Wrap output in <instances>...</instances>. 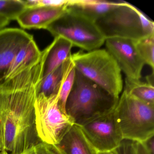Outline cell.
<instances>
[{
	"label": "cell",
	"mask_w": 154,
	"mask_h": 154,
	"mask_svg": "<svg viewBox=\"0 0 154 154\" xmlns=\"http://www.w3.org/2000/svg\"><path fill=\"white\" fill-rule=\"evenodd\" d=\"M26 8L24 1L1 0L0 16L4 17L10 21L17 20Z\"/></svg>",
	"instance_id": "obj_20"
},
{
	"label": "cell",
	"mask_w": 154,
	"mask_h": 154,
	"mask_svg": "<svg viewBox=\"0 0 154 154\" xmlns=\"http://www.w3.org/2000/svg\"><path fill=\"white\" fill-rule=\"evenodd\" d=\"M135 154H150L141 142L136 141Z\"/></svg>",
	"instance_id": "obj_25"
},
{
	"label": "cell",
	"mask_w": 154,
	"mask_h": 154,
	"mask_svg": "<svg viewBox=\"0 0 154 154\" xmlns=\"http://www.w3.org/2000/svg\"><path fill=\"white\" fill-rule=\"evenodd\" d=\"M150 154H154V135L141 142Z\"/></svg>",
	"instance_id": "obj_24"
},
{
	"label": "cell",
	"mask_w": 154,
	"mask_h": 154,
	"mask_svg": "<svg viewBox=\"0 0 154 154\" xmlns=\"http://www.w3.org/2000/svg\"><path fill=\"white\" fill-rule=\"evenodd\" d=\"M97 154H117L116 149L111 151H103V152H98Z\"/></svg>",
	"instance_id": "obj_27"
},
{
	"label": "cell",
	"mask_w": 154,
	"mask_h": 154,
	"mask_svg": "<svg viewBox=\"0 0 154 154\" xmlns=\"http://www.w3.org/2000/svg\"><path fill=\"white\" fill-rule=\"evenodd\" d=\"M35 125L42 142L57 145L74 124L72 119L61 110L58 95L46 96L38 94L35 102Z\"/></svg>",
	"instance_id": "obj_7"
},
{
	"label": "cell",
	"mask_w": 154,
	"mask_h": 154,
	"mask_svg": "<svg viewBox=\"0 0 154 154\" xmlns=\"http://www.w3.org/2000/svg\"><path fill=\"white\" fill-rule=\"evenodd\" d=\"M59 154H97L83 133L81 127L74 124L55 145Z\"/></svg>",
	"instance_id": "obj_13"
},
{
	"label": "cell",
	"mask_w": 154,
	"mask_h": 154,
	"mask_svg": "<svg viewBox=\"0 0 154 154\" xmlns=\"http://www.w3.org/2000/svg\"><path fill=\"white\" fill-rule=\"evenodd\" d=\"M104 44L106 50L115 59L126 77L140 80L145 64L137 51L135 41L114 38L106 39Z\"/></svg>",
	"instance_id": "obj_9"
},
{
	"label": "cell",
	"mask_w": 154,
	"mask_h": 154,
	"mask_svg": "<svg viewBox=\"0 0 154 154\" xmlns=\"http://www.w3.org/2000/svg\"><path fill=\"white\" fill-rule=\"evenodd\" d=\"M46 29L54 38H63L87 52L99 49L106 40L94 21L67 8Z\"/></svg>",
	"instance_id": "obj_6"
},
{
	"label": "cell",
	"mask_w": 154,
	"mask_h": 154,
	"mask_svg": "<svg viewBox=\"0 0 154 154\" xmlns=\"http://www.w3.org/2000/svg\"><path fill=\"white\" fill-rule=\"evenodd\" d=\"M135 46L145 64L149 66L154 72V35L137 41H135Z\"/></svg>",
	"instance_id": "obj_19"
},
{
	"label": "cell",
	"mask_w": 154,
	"mask_h": 154,
	"mask_svg": "<svg viewBox=\"0 0 154 154\" xmlns=\"http://www.w3.org/2000/svg\"><path fill=\"white\" fill-rule=\"evenodd\" d=\"M69 0H28L24 1L26 8L46 6L51 7H62L66 6Z\"/></svg>",
	"instance_id": "obj_22"
},
{
	"label": "cell",
	"mask_w": 154,
	"mask_h": 154,
	"mask_svg": "<svg viewBox=\"0 0 154 154\" xmlns=\"http://www.w3.org/2000/svg\"><path fill=\"white\" fill-rule=\"evenodd\" d=\"M70 58L52 72L42 78L38 86V94H43L46 96L58 95L62 78Z\"/></svg>",
	"instance_id": "obj_17"
},
{
	"label": "cell",
	"mask_w": 154,
	"mask_h": 154,
	"mask_svg": "<svg viewBox=\"0 0 154 154\" xmlns=\"http://www.w3.org/2000/svg\"><path fill=\"white\" fill-rule=\"evenodd\" d=\"M136 143V141L124 139L116 149L117 154H135Z\"/></svg>",
	"instance_id": "obj_23"
},
{
	"label": "cell",
	"mask_w": 154,
	"mask_h": 154,
	"mask_svg": "<svg viewBox=\"0 0 154 154\" xmlns=\"http://www.w3.org/2000/svg\"><path fill=\"white\" fill-rule=\"evenodd\" d=\"M123 91L139 100L154 105V87L148 83L126 77Z\"/></svg>",
	"instance_id": "obj_16"
},
{
	"label": "cell",
	"mask_w": 154,
	"mask_h": 154,
	"mask_svg": "<svg viewBox=\"0 0 154 154\" xmlns=\"http://www.w3.org/2000/svg\"><path fill=\"white\" fill-rule=\"evenodd\" d=\"M95 23L105 39L137 41L154 35V23L138 9L126 2L98 19Z\"/></svg>",
	"instance_id": "obj_3"
},
{
	"label": "cell",
	"mask_w": 154,
	"mask_h": 154,
	"mask_svg": "<svg viewBox=\"0 0 154 154\" xmlns=\"http://www.w3.org/2000/svg\"><path fill=\"white\" fill-rule=\"evenodd\" d=\"M34 39L32 35L19 28L0 29V83L5 81L19 51Z\"/></svg>",
	"instance_id": "obj_10"
},
{
	"label": "cell",
	"mask_w": 154,
	"mask_h": 154,
	"mask_svg": "<svg viewBox=\"0 0 154 154\" xmlns=\"http://www.w3.org/2000/svg\"><path fill=\"white\" fill-rule=\"evenodd\" d=\"M39 50L34 39L20 49L15 57L5 80L11 78L21 71L37 63L41 57Z\"/></svg>",
	"instance_id": "obj_15"
},
{
	"label": "cell",
	"mask_w": 154,
	"mask_h": 154,
	"mask_svg": "<svg viewBox=\"0 0 154 154\" xmlns=\"http://www.w3.org/2000/svg\"><path fill=\"white\" fill-rule=\"evenodd\" d=\"M119 99L76 70L73 86L66 103V112L74 124L82 126L111 111Z\"/></svg>",
	"instance_id": "obj_2"
},
{
	"label": "cell",
	"mask_w": 154,
	"mask_h": 154,
	"mask_svg": "<svg viewBox=\"0 0 154 154\" xmlns=\"http://www.w3.org/2000/svg\"><path fill=\"white\" fill-rule=\"evenodd\" d=\"M66 10V5L62 7L38 6L26 8L17 20L23 29H46Z\"/></svg>",
	"instance_id": "obj_11"
},
{
	"label": "cell",
	"mask_w": 154,
	"mask_h": 154,
	"mask_svg": "<svg viewBox=\"0 0 154 154\" xmlns=\"http://www.w3.org/2000/svg\"><path fill=\"white\" fill-rule=\"evenodd\" d=\"M6 154H8V153H6Z\"/></svg>",
	"instance_id": "obj_29"
},
{
	"label": "cell",
	"mask_w": 154,
	"mask_h": 154,
	"mask_svg": "<svg viewBox=\"0 0 154 154\" xmlns=\"http://www.w3.org/2000/svg\"><path fill=\"white\" fill-rule=\"evenodd\" d=\"M73 45L63 38H54L53 42L42 51V78L65 62L71 56Z\"/></svg>",
	"instance_id": "obj_12"
},
{
	"label": "cell",
	"mask_w": 154,
	"mask_h": 154,
	"mask_svg": "<svg viewBox=\"0 0 154 154\" xmlns=\"http://www.w3.org/2000/svg\"><path fill=\"white\" fill-rule=\"evenodd\" d=\"M43 58L0 83V152L20 154L42 141L36 128L35 102Z\"/></svg>",
	"instance_id": "obj_1"
},
{
	"label": "cell",
	"mask_w": 154,
	"mask_h": 154,
	"mask_svg": "<svg viewBox=\"0 0 154 154\" xmlns=\"http://www.w3.org/2000/svg\"><path fill=\"white\" fill-rule=\"evenodd\" d=\"M116 109L123 139L142 142L154 135V105L139 100L123 91Z\"/></svg>",
	"instance_id": "obj_5"
},
{
	"label": "cell",
	"mask_w": 154,
	"mask_h": 154,
	"mask_svg": "<svg viewBox=\"0 0 154 154\" xmlns=\"http://www.w3.org/2000/svg\"><path fill=\"white\" fill-rule=\"evenodd\" d=\"M75 71L76 70L70 57L62 78L58 94V104L61 110L66 113V103L73 86L75 79Z\"/></svg>",
	"instance_id": "obj_18"
},
{
	"label": "cell",
	"mask_w": 154,
	"mask_h": 154,
	"mask_svg": "<svg viewBox=\"0 0 154 154\" xmlns=\"http://www.w3.org/2000/svg\"><path fill=\"white\" fill-rule=\"evenodd\" d=\"M20 154H59L55 145L42 142L26 150Z\"/></svg>",
	"instance_id": "obj_21"
},
{
	"label": "cell",
	"mask_w": 154,
	"mask_h": 154,
	"mask_svg": "<svg viewBox=\"0 0 154 154\" xmlns=\"http://www.w3.org/2000/svg\"><path fill=\"white\" fill-rule=\"evenodd\" d=\"M121 2L104 0H69L66 7L95 22Z\"/></svg>",
	"instance_id": "obj_14"
},
{
	"label": "cell",
	"mask_w": 154,
	"mask_h": 154,
	"mask_svg": "<svg viewBox=\"0 0 154 154\" xmlns=\"http://www.w3.org/2000/svg\"><path fill=\"white\" fill-rule=\"evenodd\" d=\"M75 68L81 74L119 99L123 90L121 71L106 49L80 51L71 55Z\"/></svg>",
	"instance_id": "obj_4"
},
{
	"label": "cell",
	"mask_w": 154,
	"mask_h": 154,
	"mask_svg": "<svg viewBox=\"0 0 154 154\" xmlns=\"http://www.w3.org/2000/svg\"><path fill=\"white\" fill-rule=\"evenodd\" d=\"M80 127L89 143L97 152L114 150L123 139L116 107Z\"/></svg>",
	"instance_id": "obj_8"
},
{
	"label": "cell",
	"mask_w": 154,
	"mask_h": 154,
	"mask_svg": "<svg viewBox=\"0 0 154 154\" xmlns=\"http://www.w3.org/2000/svg\"><path fill=\"white\" fill-rule=\"evenodd\" d=\"M7 152H0V154H6Z\"/></svg>",
	"instance_id": "obj_28"
},
{
	"label": "cell",
	"mask_w": 154,
	"mask_h": 154,
	"mask_svg": "<svg viewBox=\"0 0 154 154\" xmlns=\"http://www.w3.org/2000/svg\"><path fill=\"white\" fill-rule=\"evenodd\" d=\"M10 20L4 17L0 16V29H3L9 24Z\"/></svg>",
	"instance_id": "obj_26"
}]
</instances>
